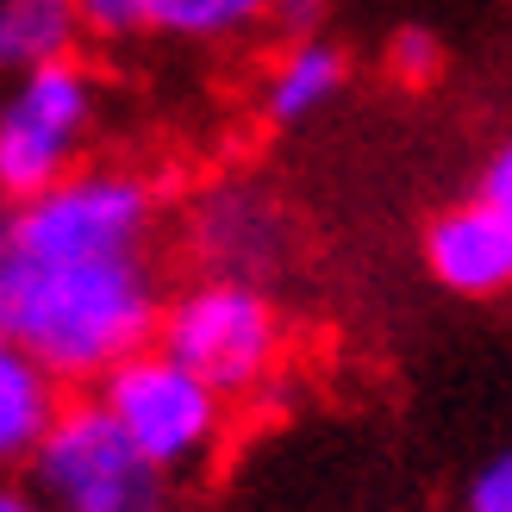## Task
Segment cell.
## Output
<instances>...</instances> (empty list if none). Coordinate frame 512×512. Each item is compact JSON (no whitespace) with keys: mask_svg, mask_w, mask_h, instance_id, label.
<instances>
[{"mask_svg":"<svg viewBox=\"0 0 512 512\" xmlns=\"http://www.w3.org/2000/svg\"><path fill=\"white\" fill-rule=\"evenodd\" d=\"M75 7L69 0H0V75H25L75 57Z\"/></svg>","mask_w":512,"mask_h":512,"instance_id":"obj_11","label":"cell"},{"mask_svg":"<svg viewBox=\"0 0 512 512\" xmlns=\"http://www.w3.org/2000/svg\"><path fill=\"white\" fill-rule=\"evenodd\" d=\"M100 125V82L88 63H44L13 75L7 100H0V207L44 194L82 169V150Z\"/></svg>","mask_w":512,"mask_h":512,"instance_id":"obj_6","label":"cell"},{"mask_svg":"<svg viewBox=\"0 0 512 512\" xmlns=\"http://www.w3.org/2000/svg\"><path fill=\"white\" fill-rule=\"evenodd\" d=\"M94 406L125 431V444H132L144 463H157L169 481L200 475L219 456V438H225V400L200 375H188L175 356H163L157 344L100 375Z\"/></svg>","mask_w":512,"mask_h":512,"instance_id":"obj_5","label":"cell"},{"mask_svg":"<svg viewBox=\"0 0 512 512\" xmlns=\"http://www.w3.org/2000/svg\"><path fill=\"white\" fill-rule=\"evenodd\" d=\"M57 413H63V388L13 338H0V481L25 469V456L38 450Z\"/></svg>","mask_w":512,"mask_h":512,"instance_id":"obj_10","label":"cell"},{"mask_svg":"<svg viewBox=\"0 0 512 512\" xmlns=\"http://www.w3.org/2000/svg\"><path fill=\"white\" fill-rule=\"evenodd\" d=\"M157 350L200 375L219 400L263 394L288 363V319L263 281L200 275L182 294H163Z\"/></svg>","mask_w":512,"mask_h":512,"instance_id":"obj_2","label":"cell"},{"mask_svg":"<svg viewBox=\"0 0 512 512\" xmlns=\"http://www.w3.org/2000/svg\"><path fill=\"white\" fill-rule=\"evenodd\" d=\"M331 0H269V25L281 38H319Z\"/></svg>","mask_w":512,"mask_h":512,"instance_id":"obj_16","label":"cell"},{"mask_svg":"<svg viewBox=\"0 0 512 512\" xmlns=\"http://www.w3.org/2000/svg\"><path fill=\"white\" fill-rule=\"evenodd\" d=\"M188 244L207 263V275L225 281H263L288 256V213L275 207V194L256 182H219L194 200Z\"/></svg>","mask_w":512,"mask_h":512,"instance_id":"obj_7","label":"cell"},{"mask_svg":"<svg viewBox=\"0 0 512 512\" xmlns=\"http://www.w3.org/2000/svg\"><path fill=\"white\" fill-rule=\"evenodd\" d=\"M75 32L94 44H138L150 38V0H69Z\"/></svg>","mask_w":512,"mask_h":512,"instance_id":"obj_13","label":"cell"},{"mask_svg":"<svg viewBox=\"0 0 512 512\" xmlns=\"http://www.w3.org/2000/svg\"><path fill=\"white\" fill-rule=\"evenodd\" d=\"M0 512H44V506H38L32 494H25L19 481H0Z\"/></svg>","mask_w":512,"mask_h":512,"instance_id":"obj_17","label":"cell"},{"mask_svg":"<svg viewBox=\"0 0 512 512\" xmlns=\"http://www.w3.org/2000/svg\"><path fill=\"white\" fill-rule=\"evenodd\" d=\"M0 213H7V244L25 263H107V256H150L163 200L138 169L82 163Z\"/></svg>","mask_w":512,"mask_h":512,"instance_id":"obj_3","label":"cell"},{"mask_svg":"<svg viewBox=\"0 0 512 512\" xmlns=\"http://www.w3.org/2000/svg\"><path fill=\"white\" fill-rule=\"evenodd\" d=\"M157 319L163 275L150 256H107V263H25V256H13L0 275V338H13L57 388L100 381L125 356L150 350Z\"/></svg>","mask_w":512,"mask_h":512,"instance_id":"obj_1","label":"cell"},{"mask_svg":"<svg viewBox=\"0 0 512 512\" xmlns=\"http://www.w3.org/2000/svg\"><path fill=\"white\" fill-rule=\"evenodd\" d=\"M463 512H512V456H488V463L475 469L469 494H463Z\"/></svg>","mask_w":512,"mask_h":512,"instance_id":"obj_15","label":"cell"},{"mask_svg":"<svg viewBox=\"0 0 512 512\" xmlns=\"http://www.w3.org/2000/svg\"><path fill=\"white\" fill-rule=\"evenodd\" d=\"M388 69L400 75L406 88H425L444 75V38L431 32V25H400L388 38Z\"/></svg>","mask_w":512,"mask_h":512,"instance_id":"obj_14","label":"cell"},{"mask_svg":"<svg viewBox=\"0 0 512 512\" xmlns=\"http://www.w3.org/2000/svg\"><path fill=\"white\" fill-rule=\"evenodd\" d=\"M7 263H13V244H7V213H0V275H7Z\"/></svg>","mask_w":512,"mask_h":512,"instance_id":"obj_18","label":"cell"},{"mask_svg":"<svg viewBox=\"0 0 512 512\" xmlns=\"http://www.w3.org/2000/svg\"><path fill=\"white\" fill-rule=\"evenodd\" d=\"M350 88V50L319 38H288L275 50V63L263 69V88H256V107L275 132H294V125L319 119L331 100Z\"/></svg>","mask_w":512,"mask_h":512,"instance_id":"obj_9","label":"cell"},{"mask_svg":"<svg viewBox=\"0 0 512 512\" xmlns=\"http://www.w3.org/2000/svg\"><path fill=\"white\" fill-rule=\"evenodd\" d=\"M425 269L456 300H500L512 288V207L463 194L425 225Z\"/></svg>","mask_w":512,"mask_h":512,"instance_id":"obj_8","label":"cell"},{"mask_svg":"<svg viewBox=\"0 0 512 512\" xmlns=\"http://www.w3.org/2000/svg\"><path fill=\"white\" fill-rule=\"evenodd\" d=\"M269 25V0H150V38L175 44H244Z\"/></svg>","mask_w":512,"mask_h":512,"instance_id":"obj_12","label":"cell"},{"mask_svg":"<svg viewBox=\"0 0 512 512\" xmlns=\"http://www.w3.org/2000/svg\"><path fill=\"white\" fill-rule=\"evenodd\" d=\"M19 488L44 512H182V481L144 463L94 400H63L38 450L25 456Z\"/></svg>","mask_w":512,"mask_h":512,"instance_id":"obj_4","label":"cell"}]
</instances>
